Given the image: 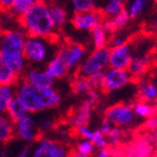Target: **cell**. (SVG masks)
<instances>
[{
	"label": "cell",
	"mask_w": 157,
	"mask_h": 157,
	"mask_svg": "<svg viewBox=\"0 0 157 157\" xmlns=\"http://www.w3.org/2000/svg\"><path fill=\"white\" fill-rule=\"evenodd\" d=\"M16 97L20 99L30 114L54 109L60 103L62 96L54 86L37 88L24 80L16 84Z\"/></svg>",
	"instance_id": "1"
},
{
	"label": "cell",
	"mask_w": 157,
	"mask_h": 157,
	"mask_svg": "<svg viewBox=\"0 0 157 157\" xmlns=\"http://www.w3.org/2000/svg\"><path fill=\"white\" fill-rule=\"evenodd\" d=\"M20 23L28 36L54 39L55 29L50 18L48 3L45 1H35L31 9L20 18Z\"/></svg>",
	"instance_id": "2"
},
{
	"label": "cell",
	"mask_w": 157,
	"mask_h": 157,
	"mask_svg": "<svg viewBox=\"0 0 157 157\" xmlns=\"http://www.w3.org/2000/svg\"><path fill=\"white\" fill-rule=\"evenodd\" d=\"M53 40L54 39L26 36L23 46V57L26 63L35 66L48 63V60L53 57L51 55Z\"/></svg>",
	"instance_id": "3"
},
{
	"label": "cell",
	"mask_w": 157,
	"mask_h": 157,
	"mask_svg": "<svg viewBox=\"0 0 157 157\" xmlns=\"http://www.w3.org/2000/svg\"><path fill=\"white\" fill-rule=\"evenodd\" d=\"M109 64V47L94 50L86 56L76 71V77L88 79L94 74L102 73L108 68Z\"/></svg>",
	"instance_id": "4"
},
{
	"label": "cell",
	"mask_w": 157,
	"mask_h": 157,
	"mask_svg": "<svg viewBox=\"0 0 157 157\" xmlns=\"http://www.w3.org/2000/svg\"><path fill=\"white\" fill-rule=\"evenodd\" d=\"M132 50H133V54L126 71L133 79L140 78L148 71L152 64L151 47H147L146 42L142 41L139 44L136 43V45L132 44Z\"/></svg>",
	"instance_id": "5"
},
{
	"label": "cell",
	"mask_w": 157,
	"mask_h": 157,
	"mask_svg": "<svg viewBox=\"0 0 157 157\" xmlns=\"http://www.w3.org/2000/svg\"><path fill=\"white\" fill-rule=\"evenodd\" d=\"M25 32L17 29L0 33V54L1 57L23 56V46L26 40Z\"/></svg>",
	"instance_id": "6"
},
{
	"label": "cell",
	"mask_w": 157,
	"mask_h": 157,
	"mask_svg": "<svg viewBox=\"0 0 157 157\" xmlns=\"http://www.w3.org/2000/svg\"><path fill=\"white\" fill-rule=\"evenodd\" d=\"M105 119L109 121L113 126L126 128L134 123L136 117L133 112L132 105L128 103H117L110 105L105 112Z\"/></svg>",
	"instance_id": "7"
},
{
	"label": "cell",
	"mask_w": 157,
	"mask_h": 157,
	"mask_svg": "<svg viewBox=\"0 0 157 157\" xmlns=\"http://www.w3.org/2000/svg\"><path fill=\"white\" fill-rule=\"evenodd\" d=\"M13 135L18 139V141L25 145L37 142L41 133L37 128L36 119L32 114H29L16 122L13 125Z\"/></svg>",
	"instance_id": "8"
},
{
	"label": "cell",
	"mask_w": 157,
	"mask_h": 157,
	"mask_svg": "<svg viewBox=\"0 0 157 157\" xmlns=\"http://www.w3.org/2000/svg\"><path fill=\"white\" fill-rule=\"evenodd\" d=\"M132 80L133 78L126 69L109 67L103 71V82L101 88L105 92H114L126 87Z\"/></svg>",
	"instance_id": "9"
},
{
	"label": "cell",
	"mask_w": 157,
	"mask_h": 157,
	"mask_svg": "<svg viewBox=\"0 0 157 157\" xmlns=\"http://www.w3.org/2000/svg\"><path fill=\"white\" fill-rule=\"evenodd\" d=\"M99 100L97 91L94 89H90L86 94V99L82 101L80 105L78 107L75 113L69 119V123L74 128H79V126L87 125V123L90 120V114H91V109L97 101Z\"/></svg>",
	"instance_id": "10"
},
{
	"label": "cell",
	"mask_w": 157,
	"mask_h": 157,
	"mask_svg": "<svg viewBox=\"0 0 157 157\" xmlns=\"http://www.w3.org/2000/svg\"><path fill=\"white\" fill-rule=\"evenodd\" d=\"M57 53L64 59L69 71H77L87 56L86 48L78 43H69L62 47Z\"/></svg>",
	"instance_id": "11"
},
{
	"label": "cell",
	"mask_w": 157,
	"mask_h": 157,
	"mask_svg": "<svg viewBox=\"0 0 157 157\" xmlns=\"http://www.w3.org/2000/svg\"><path fill=\"white\" fill-rule=\"evenodd\" d=\"M132 54V44L121 45V46L111 47L109 48V64L108 67L115 68V69H126L131 62Z\"/></svg>",
	"instance_id": "12"
},
{
	"label": "cell",
	"mask_w": 157,
	"mask_h": 157,
	"mask_svg": "<svg viewBox=\"0 0 157 157\" xmlns=\"http://www.w3.org/2000/svg\"><path fill=\"white\" fill-rule=\"evenodd\" d=\"M102 14L98 10L89 11L85 13H75L71 19L74 28L78 31L88 32L94 28L102 24Z\"/></svg>",
	"instance_id": "13"
},
{
	"label": "cell",
	"mask_w": 157,
	"mask_h": 157,
	"mask_svg": "<svg viewBox=\"0 0 157 157\" xmlns=\"http://www.w3.org/2000/svg\"><path fill=\"white\" fill-rule=\"evenodd\" d=\"M44 71L46 73L47 76L54 81L65 78V77L68 76V74L71 73L64 59L60 57L58 53L48 60V63L46 64L44 68Z\"/></svg>",
	"instance_id": "14"
},
{
	"label": "cell",
	"mask_w": 157,
	"mask_h": 157,
	"mask_svg": "<svg viewBox=\"0 0 157 157\" xmlns=\"http://www.w3.org/2000/svg\"><path fill=\"white\" fill-rule=\"evenodd\" d=\"M23 80L28 84L32 85L37 88H46L54 85V80L47 76L44 69H39V68H30L24 74Z\"/></svg>",
	"instance_id": "15"
},
{
	"label": "cell",
	"mask_w": 157,
	"mask_h": 157,
	"mask_svg": "<svg viewBox=\"0 0 157 157\" xmlns=\"http://www.w3.org/2000/svg\"><path fill=\"white\" fill-rule=\"evenodd\" d=\"M137 94L140 101L146 102L152 105L156 101L157 98V87L152 80H142L137 87Z\"/></svg>",
	"instance_id": "16"
},
{
	"label": "cell",
	"mask_w": 157,
	"mask_h": 157,
	"mask_svg": "<svg viewBox=\"0 0 157 157\" xmlns=\"http://www.w3.org/2000/svg\"><path fill=\"white\" fill-rule=\"evenodd\" d=\"M29 114V111L26 110V108L23 105V103L20 101V99L18 97L14 96L13 99L10 101V103H9L6 115L12 121L13 123H16L19 120H21V119H23L24 117Z\"/></svg>",
	"instance_id": "17"
},
{
	"label": "cell",
	"mask_w": 157,
	"mask_h": 157,
	"mask_svg": "<svg viewBox=\"0 0 157 157\" xmlns=\"http://www.w3.org/2000/svg\"><path fill=\"white\" fill-rule=\"evenodd\" d=\"M48 11H50V18L54 29H62L67 22L68 14L66 9L64 8L63 6L53 3V5H48Z\"/></svg>",
	"instance_id": "18"
},
{
	"label": "cell",
	"mask_w": 157,
	"mask_h": 157,
	"mask_svg": "<svg viewBox=\"0 0 157 157\" xmlns=\"http://www.w3.org/2000/svg\"><path fill=\"white\" fill-rule=\"evenodd\" d=\"M90 32H91L92 44H94V50L107 47L108 43H109V33L110 32L105 29L103 24H100V25L94 28Z\"/></svg>",
	"instance_id": "19"
},
{
	"label": "cell",
	"mask_w": 157,
	"mask_h": 157,
	"mask_svg": "<svg viewBox=\"0 0 157 157\" xmlns=\"http://www.w3.org/2000/svg\"><path fill=\"white\" fill-rule=\"evenodd\" d=\"M0 63L2 64L7 69L19 76L25 71L26 62L23 56H17V57H1Z\"/></svg>",
	"instance_id": "20"
},
{
	"label": "cell",
	"mask_w": 157,
	"mask_h": 157,
	"mask_svg": "<svg viewBox=\"0 0 157 157\" xmlns=\"http://www.w3.org/2000/svg\"><path fill=\"white\" fill-rule=\"evenodd\" d=\"M128 21H130V18H128V14L126 13L125 9H124L120 14H118L114 18L108 19L107 21L102 24L109 32H115L123 29L124 26L128 23Z\"/></svg>",
	"instance_id": "21"
},
{
	"label": "cell",
	"mask_w": 157,
	"mask_h": 157,
	"mask_svg": "<svg viewBox=\"0 0 157 157\" xmlns=\"http://www.w3.org/2000/svg\"><path fill=\"white\" fill-rule=\"evenodd\" d=\"M13 123L7 115H0V144L9 143L13 139Z\"/></svg>",
	"instance_id": "22"
},
{
	"label": "cell",
	"mask_w": 157,
	"mask_h": 157,
	"mask_svg": "<svg viewBox=\"0 0 157 157\" xmlns=\"http://www.w3.org/2000/svg\"><path fill=\"white\" fill-rule=\"evenodd\" d=\"M125 9V2L123 0H109L102 7V17H107L108 19L114 18L120 14Z\"/></svg>",
	"instance_id": "23"
},
{
	"label": "cell",
	"mask_w": 157,
	"mask_h": 157,
	"mask_svg": "<svg viewBox=\"0 0 157 157\" xmlns=\"http://www.w3.org/2000/svg\"><path fill=\"white\" fill-rule=\"evenodd\" d=\"M16 96L14 86L0 85V115H5L10 101Z\"/></svg>",
	"instance_id": "24"
},
{
	"label": "cell",
	"mask_w": 157,
	"mask_h": 157,
	"mask_svg": "<svg viewBox=\"0 0 157 157\" xmlns=\"http://www.w3.org/2000/svg\"><path fill=\"white\" fill-rule=\"evenodd\" d=\"M148 0H132L125 6V11L130 19H137L146 10L149 5Z\"/></svg>",
	"instance_id": "25"
},
{
	"label": "cell",
	"mask_w": 157,
	"mask_h": 157,
	"mask_svg": "<svg viewBox=\"0 0 157 157\" xmlns=\"http://www.w3.org/2000/svg\"><path fill=\"white\" fill-rule=\"evenodd\" d=\"M36 0H13L12 5L9 8V12L14 17L21 18L31 9Z\"/></svg>",
	"instance_id": "26"
},
{
	"label": "cell",
	"mask_w": 157,
	"mask_h": 157,
	"mask_svg": "<svg viewBox=\"0 0 157 157\" xmlns=\"http://www.w3.org/2000/svg\"><path fill=\"white\" fill-rule=\"evenodd\" d=\"M133 108V112L136 118H143V119H149L154 117L155 109L152 105L146 103V102L139 101L135 105H132Z\"/></svg>",
	"instance_id": "27"
},
{
	"label": "cell",
	"mask_w": 157,
	"mask_h": 157,
	"mask_svg": "<svg viewBox=\"0 0 157 157\" xmlns=\"http://www.w3.org/2000/svg\"><path fill=\"white\" fill-rule=\"evenodd\" d=\"M71 6L75 13H85L97 10L98 2L94 0H73Z\"/></svg>",
	"instance_id": "28"
},
{
	"label": "cell",
	"mask_w": 157,
	"mask_h": 157,
	"mask_svg": "<svg viewBox=\"0 0 157 157\" xmlns=\"http://www.w3.org/2000/svg\"><path fill=\"white\" fill-rule=\"evenodd\" d=\"M54 141L48 139L40 140L36 142V144L34 145L33 148L31 149V157H46L47 151L51 147L52 143Z\"/></svg>",
	"instance_id": "29"
},
{
	"label": "cell",
	"mask_w": 157,
	"mask_h": 157,
	"mask_svg": "<svg viewBox=\"0 0 157 157\" xmlns=\"http://www.w3.org/2000/svg\"><path fill=\"white\" fill-rule=\"evenodd\" d=\"M19 81V76L11 73L9 69L0 63V85L6 86H14Z\"/></svg>",
	"instance_id": "30"
},
{
	"label": "cell",
	"mask_w": 157,
	"mask_h": 157,
	"mask_svg": "<svg viewBox=\"0 0 157 157\" xmlns=\"http://www.w3.org/2000/svg\"><path fill=\"white\" fill-rule=\"evenodd\" d=\"M69 149L63 144L53 142L51 147L47 151L46 157H69Z\"/></svg>",
	"instance_id": "31"
},
{
	"label": "cell",
	"mask_w": 157,
	"mask_h": 157,
	"mask_svg": "<svg viewBox=\"0 0 157 157\" xmlns=\"http://www.w3.org/2000/svg\"><path fill=\"white\" fill-rule=\"evenodd\" d=\"M90 89H91V88H90V85H89V82H88V79H86V78L76 77V78L74 79L73 82H71V90H73L75 94H86Z\"/></svg>",
	"instance_id": "32"
},
{
	"label": "cell",
	"mask_w": 157,
	"mask_h": 157,
	"mask_svg": "<svg viewBox=\"0 0 157 157\" xmlns=\"http://www.w3.org/2000/svg\"><path fill=\"white\" fill-rule=\"evenodd\" d=\"M109 43H110L111 47H117V46H121V45L128 44V35L126 33L119 30V31H115L112 34L111 39H109Z\"/></svg>",
	"instance_id": "33"
},
{
	"label": "cell",
	"mask_w": 157,
	"mask_h": 157,
	"mask_svg": "<svg viewBox=\"0 0 157 157\" xmlns=\"http://www.w3.org/2000/svg\"><path fill=\"white\" fill-rule=\"evenodd\" d=\"M94 146L92 144L91 142L88 141V140H84L81 139L80 141L77 143V146H76V151L78 153L82 155H86V156H89L91 157V155L94 153Z\"/></svg>",
	"instance_id": "34"
},
{
	"label": "cell",
	"mask_w": 157,
	"mask_h": 157,
	"mask_svg": "<svg viewBox=\"0 0 157 157\" xmlns=\"http://www.w3.org/2000/svg\"><path fill=\"white\" fill-rule=\"evenodd\" d=\"M90 142L94 144V148H98V151H99V149L107 148V146H108V142H107V139H105V136L102 135L98 130H94V134H92Z\"/></svg>",
	"instance_id": "35"
},
{
	"label": "cell",
	"mask_w": 157,
	"mask_h": 157,
	"mask_svg": "<svg viewBox=\"0 0 157 157\" xmlns=\"http://www.w3.org/2000/svg\"><path fill=\"white\" fill-rule=\"evenodd\" d=\"M36 124H37V128H39L40 133L52 131L53 128H54V126H55L54 120L48 118V117H43L40 120H36Z\"/></svg>",
	"instance_id": "36"
},
{
	"label": "cell",
	"mask_w": 157,
	"mask_h": 157,
	"mask_svg": "<svg viewBox=\"0 0 157 157\" xmlns=\"http://www.w3.org/2000/svg\"><path fill=\"white\" fill-rule=\"evenodd\" d=\"M105 139H107L108 145H111V146H115V145H118L119 142H120L121 139H122V130H121L120 128L114 126Z\"/></svg>",
	"instance_id": "37"
},
{
	"label": "cell",
	"mask_w": 157,
	"mask_h": 157,
	"mask_svg": "<svg viewBox=\"0 0 157 157\" xmlns=\"http://www.w3.org/2000/svg\"><path fill=\"white\" fill-rule=\"evenodd\" d=\"M31 153V148L29 145L22 144L17 149L16 153H7L5 152V157H29Z\"/></svg>",
	"instance_id": "38"
},
{
	"label": "cell",
	"mask_w": 157,
	"mask_h": 157,
	"mask_svg": "<svg viewBox=\"0 0 157 157\" xmlns=\"http://www.w3.org/2000/svg\"><path fill=\"white\" fill-rule=\"evenodd\" d=\"M88 82H89L91 89L97 90L98 88H101L102 82H103V71H102V73L94 74V75L90 76L89 78H88Z\"/></svg>",
	"instance_id": "39"
},
{
	"label": "cell",
	"mask_w": 157,
	"mask_h": 157,
	"mask_svg": "<svg viewBox=\"0 0 157 157\" xmlns=\"http://www.w3.org/2000/svg\"><path fill=\"white\" fill-rule=\"evenodd\" d=\"M76 131H77V134L80 136L81 139L88 140V141L91 140V136H92V134H94V130L90 128L88 125L79 126V128H77Z\"/></svg>",
	"instance_id": "40"
},
{
	"label": "cell",
	"mask_w": 157,
	"mask_h": 157,
	"mask_svg": "<svg viewBox=\"0 0 157 157\" xmlns=\"http://www.w3.org/2000/svg\"><path fill=\"white\" fill-rule=\"evenodd\" d=\"M113 128H114V126H113L109 121H107L105 119H103V120L101 121V123H100V126H99V128H98V131H99L103 136L107 137Z\"/></svg>",
	"instance_id": "41"
},
{
	"label": "cell",
	"mask_w": 157,
	"mask_h": 157,
	"mask_svg": "<svg viewBox=\"0 0 157 157\" xmlns=\"http://www.w3.org/2000/svg\"><path fill=\"white\" fill-rule=\"evenodd\" d=\"M96 157H112V154L108 148L105 149H99L96 154Z\"/></svg>",
	"instance_id": "42"
},
{
	"label": "cell",
	"mask_w": 157,
	"mask_h": 157,
	"mask_svg": "<svg viewBox=\"0 0 157 157\" xmlns=\"http://www.w3.org/2000/svg\"><path fill=\"white\" fill-rule=\"evenodd\" d=\"M13 0H0V8L3 10H9V8L12 5Z\"/></svg>",
	"instance_id": "43"
},
{
	"label": "cell",
	"mask_w": 157,
	"mask_h": 157,
	"mask_svg": "<svg viewBox=\"0 0 157 157\" xmlns=\"http://www.w3.org/2000/svg\"><path fill=\"white\" fill-rule=\"evenodd\" d=\"M147 126L151 128H153L154 130L155 128H156V118H155V115L154 117H152V118H149L147 119Z\"/></svg>",
	"instance_id": "44"
},
{
	"label": "cell",
	"mask_w": 157,
	"mask_h": 157,
	"mask_svg": "<svg viewBox=\"0 0 157 157\" xmlns=\"http://www.w3.org/2000/svg\"><path fill=\"white\" fill-rule=\"evenodd\" d=\"M69 157H89V156H86V155H82L80 153H78L77 151H74V152L69 153Z\"/></svg>",
	"instance_id": "45"
},
{
	"label": "cell",
	"mask_w": 157,
	"mask_h": 157,
	"mask_svg": "<svg viewBox=\"0 0 157 157\" xmlns=\"http://www.w3.org/2000/svg\"><path fill=\"white\" fill-rule=\"evenodd\" d=\"M0 60H1V54H0Z\"/></svg>",
	"instance_id": "46"
}]
</instances>
